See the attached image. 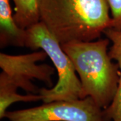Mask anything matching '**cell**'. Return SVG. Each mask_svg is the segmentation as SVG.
Returning <instances> with one entry per match:
<instances>
[{"instance_id": "6da1fadb", "label": "cell", "mask_w": 121, "mask_h": 121, "mask_svg": "<svg viewBox=\"0 0 121 121\" xmlns=\"http://www.w3.org/2000/svg\"><path fill=\"white\" fill-rule=\"evenodd\" d=\"M39 10L60 44L95 40L112 28L108 0H39Z\"/></svg>"}, {"instance_id": "5b68a950", "label": "cell", "mask_w": 121, "mask_h": 121, "mask_svg": "<svg viewBox=\"0 0 121 121\" xmlns=\"http://www.w3.org/2000/svg\"><path fill=\"white\" fill-rule=\"evenodd\" d=\"M47 56L43 50L19 55L1 52L0 67L18 88L30 94H39L40 89L32 83V80H39L48 86L52 85L55 68L48 64L37 63L45 60Z\"/></svg>"}, {"instance_id": "ba28073f", "label": "cell", "mask_w": 121, "mask_h": 121, "mask_svg": "<svg viewBox=\"0 0 121 121\" xmlns=\"http://www.w3.org/2000/svg\"><path fill=\"white\" fill-rule=\"evenodd\" d=\"M17 87L3 71L0 74V118H5L8 108L17 102H31L42 100L39 94L21 95L17 94Z\"/></svg>"}, {"instance_id": "52a82bcc", "label": "cell", "mask_w": 121, "mask_h": 121, "mask_svg": "<svg viewBox=\"0 0 121 121\" xmlns=\"http://www.w3.org/2000/svg\"><path fill=\"white\" fill-rule=\"evenodd\" d=\"M104 34L112 43L108 51L109 55L119 67V82L117 94L111 104L104 109V116L106 121H121V30L110 28L104 31Z\"/></svg>"}, {"instance_id": "7a4b0ae2", "label": "cell", "mask_w": 121, "mask_h": 121, "mask_svg": "<svg viewBox=\"0 0 121 121\" xmlns=\"http://www.w3.org/2000/svg\"><path fill=\"white\" fill-rule=\"evenodd\" d=\"M110 40L62 44L71 60L82 89V98L90 97L106 109L112 102L119 82V67L108 53Z\"/></svg>"}, {"instance_id": "3957f363", "label": "cell", "mask_w": 121, "mask_h": 121, "mask_svg": "<svg viewBox=\"0 0 121 121\" xmlns=\"http://www.w3.org/2000/svg\"><path fill=\"white\" fill-rule=\"evenodd\" d=\"M26 30L25 47L43 50L57 71L58 80L51 88H41L39 94L44 103L82 99V85L73 65L58 40L40 21Z\"/></svg>"}, {"instance_id": "8992f818", "label": "cell", "mask_w": 121, "mask_h": 121, "mask_svg": "<svg viewBox=\"0 0 121 121\" xmlns=\"http://www.w3.org/2000/svg\"><path fill=\"white\" fill-rule=\"evenodd\" d=\"M26 30L17 24L9 0H0V46L24 47Z\"/></svg>"}, {"instance_id": "9c48e42d", "label": "cell", "mask_w": 121, "mask_h": 121, "mask_svg": "<svg viewBox=\"0 0 121 121\" xmlns=\"http://www.w3.org/2000/svg\"><path fill=\"white\" fill-rule=\"evenodd\" d=\"M12 1L14 4V19L21 28L26 30L40 22L39 0Z\"/></svg>"}, {"instance_id": "30bf717a", "label": "cell", "mask_w": 121, "mask_h": 121, "mask_svg": "<svg viewBox=\"0 0 121 121\" xmlns=\"http://www.w3.org/2000/svg\"><path fill=\"white\" fill-rule=\"evenodd\" d=\"M112 17V28L121 30V0H108Z\"/></svg>"}, {"instance_id": "277c9868", "label": "cell", "mask_w": 121, "mask_h": 121, "mask_svg": "<svg viewBox=\"0 0 121 121\" xmlns=\"http://www.w3.org/2000/svg\"><path fill=\"white\" fill-rule=\"evenodd\" d=\"M9 121H106L104 109L87 97L54 101L34 108L8 111Z\"/></svg>"}]
</instances>
